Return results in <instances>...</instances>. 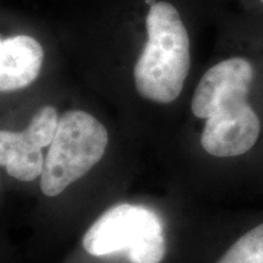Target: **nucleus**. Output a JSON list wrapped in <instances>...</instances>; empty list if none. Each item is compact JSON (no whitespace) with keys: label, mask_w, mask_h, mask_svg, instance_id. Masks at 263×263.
I'll return each instance as SVG.
<instances>
[{"label":"nucleus","mask_w":263,"mask_h":263,"mask_svg":"<svg viewBox=\"0 0 263 263\" xmlns=\"http://www.w3.org/2000/svg\"><path fill=\"white\" fill-rule=\"evenodd\" d=\"M145 3H146V4H150V6L151 5H154V4H155V0H145Z\"/></svg>","instance_id":"9"},{"label":"nucleus","mask_w":263,"mask_h":263,"mask_svg":"<svg viewBox=\"0 0 263 263\" xmlns=\"http://www.w3.org/2000/svg\"><path fill=\"white\" fill-rule=\"evenodd\" d=\"M147 42L134 66V83L141 97L170 104L182 93L190 68L189 35L178 10L167 2L150 6Z\"/></svg>","instance_id":"2"},{"label":"nucleus","mask_w":263,"mask_h":263,"mask_svg":"<svg viewBox=\"0 0 263 263\" xmlns=\"http://www.w3.org/2000/svg\"><path fill=\"white\" fill-rule=\"evenodd\" d=\"M261 3H262V4H263V0H261Z\"/></svg>","instance_id":"10"},{"label":"nucleus","mask_w":263,"mask_h":263,"mask_svg":"<svg viewBox=\"0 0 263 263\" xmlns=\"http://www.w3.org/2000/svg\"><path fill=\"white\" fill-rule=\"evenodd\" d=\"M254 68L248 60L233 58L202 76L192 100L194 116L206 120L201 145L216 157L248 153L259 136V120L248 103Z\"/></svg>","instance_id":"1"},{"label":"nucleus","mask_w":263,"mask_h":263,"mask_svg":"<svg viewBox=\"0 0 263 263\" xmlns=\"http://www.w3.org/2000/svg\"><path fill=\"white\" fill-rule=\"evenodd\" d=\"M44 51L29 35H15L0 42V90L24 89L37 80Z\"/></svg>","instance_id":"5"},{"label":"nucleus","mask_w":263,"mask_h":263,"mask_svg":"<svg viewBox=\"0 0 263 263\" xmlns=\"http://www.w3.org/2000/svg\"><path fill=\"white\" fill-rule=\"evenodd\" d=\"M44 159L42 149L22 132H0V163L12 178L32 182L42 176Z\"/></svg>","instance_id":"6"},{"label":"nucleus","mask_w":263,"mask_h":263,"mask_svg":"<svg viewBox=\"0 0 263 263\" xmlns=\"http://www.w3.org/2000/svg\"><path fill=\"white\" fill-rule=\"evenodd\" d=\"M83 248L97 257L126 251L130 263H160L166 254L162 222L147 207L121 203L87 230Z\"/></svg>","instance_id":"4"},{"label":"nucleus","mask_w":263,"mask_h":263,"mask_svg":"<svg viewBox=\"0 0 263 263\" xmlns=\"http://www.w3.org/2000/svg\"><path fill=\"white\" fill-rule=\"evenodd\" d=\"M58 126L59 117L57 110L52 106H44L33 116L31 123L24 133L35 145L43 149L52 143Z\"/></svg>","instance_id":"8"},{"label":"nucleus","mask_w":263,"mask_h":263,"mask_svg":"<svg viewBox=\"0 0 263 263\" xmlns=\"http://www.w3.org/2000/svg\"><path fill=\"white\" fill-rule=\"evenodd\" d=\"M217 263H263V224L240 236Z\"/></svg>","instance_id":"7"},{"label":"nucleus","mask_w":263,"mask_h":263,"mask_svg":"<svg viewBox=\"0 0 263 263\" xmlns=\"http://www.w3.org/2000/svg\"><path fill=\"white\" fill-rule=\"evenodd\" d=\"M107 143L106 128L97 118L84 111L65 112L44 159L42 193L54 197L84 177L103 159Z\"/></svg>","instance_id":"3"}]
</instances>
